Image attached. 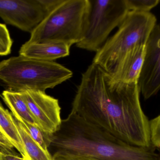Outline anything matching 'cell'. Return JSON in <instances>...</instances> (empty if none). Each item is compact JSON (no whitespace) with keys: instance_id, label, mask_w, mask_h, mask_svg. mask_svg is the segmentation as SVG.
<instances>
[{"instance_id":"6da1fadb","label":"cell","mask_w":160,"mask_h":160,"mask_svg":"<svg viewBox=\"0 0 160 160\" xmlns=\"http://www.w3.org/2000/svg\"><path fill=\"white\" fill-rule=\"evenodd\" d=\"M140 94L138 83L118 81L92 63L82 74L71 112L129 144L147 147L150 123Z\"/></svg>"},{"instance_id":"7a4b0ae2","label":"cell","mask_w":160,"mask_h":160,"mask_svg":"<svg viewBox=\"0 0 160 160\" xmlns=\"http://www.w3.org/2000/svg\"><path fill=\"white\" fill-rule=\"evenodd\" d=\"M51 155L66 153L100 160H160L156 147L129 144L70 112L51 134Z\"/></svg>"},{"instance_id":"3957f363","label":"cell","mask_w":160,"mask_h":160,"mask_svg":"<svg viewBox=\"0 0 160 160\" xmlns=\"http://www.w3.org/2000/svg\"><path fill=\"white\" fill-rule=\"evenodd\" d=\"M71 70L54 62L19 55L0 62V80L8 90L45 92L73 76Z\"/></svg>"},{"instance_id":"277c9868","label":"cell","mask_w":160,"mask_h":160,"mask_svg":"<svg viewBox=\"0 0 160 160\" xmlns=\"http://www.w3.org/2000/svg\"><path fill=\"white\" fill-rule=\"evenodd\" d=\"M157 22L151 12L129 11L116 33L96 52L92 63L111 74L128 52L146 45Z\"/></svg>"},{"instance_id":"5b68a950","label":"cell","mask_w":160,"mask_h":160,"mask_svg":"<svg viewBox=\"0 0 160 160\" xmlns=\"http://www.w3.org/2000/svg\"><path fill=\"white\" fill-rule=\"evenodd\" d=\"M88 7V0H62L31 33L27 42L76 45L82 38Z\"/></svg>"},{"instance_id":"8992f818","label":"cell","mask_w":160,"mask_h":160,"mask_svg":"<svg viewBox=\"0 0 160 160\" xmlns=\"http://www.w3.org/2000/svg\"><path fill=\"white\" fill-rule=\"evenodd\" d=\"M129 11L126 0H88L82 38L76 46L97 52Z\"/></svg>"},{"instance_id":"52a82bcc","label":"cell","mask_w":160,"mask_h":160,"mask_svg":"<svg viewBox=\"0 0 160 160\" xmlns=\"http://www.w3.org/2000/svg\"><path fill=\"white\" fill-rule=\"evenodd\" d=\"M62 0H0V17L7 24L32 33Z\"/></svg>"},{"instance_id":"ba28073f","label":"cell","mask_w":160,"mask_h":160,"mask_svg":"<svg viewBox=\"0 0 160 160\" xmlns=\"http://www.w3.org/2000/svg\"><path fill=\"white\" fill-rule=\"evenodd\" d=\"M38 126L50 134L55 133L62 124L59 101L41 91L20 92Z\"/></svg>"},{"instance_id":"9c48e42d","label":"cell","mask_w":160,"mask_h":160,"mask_svg":"<svg viewBox=\"0 0 160 160\" xmlns=\"http://www.w3.org/2000/svg\"><path fill=\"white\" fill-rule=\"evenodd\" d=\"M145 48L144 61L138 85L144 99L148 100L160 90V23L153 28Z\"/></svg>"},{"instance_id":"30bf717a","label":"cell","mask_w":160,"mask_h":160,"mask_svg":"<svg viewBox=\"0 0 160 160\" xmlns=\"http://www.w3.org/2000/svg\"><path fill=\"white\" fill-rule=\"evenodd\" d=\"M145 46H137L124 55L110 74L114 80L127 83H138L144 61Z\"/></svg>"},{"instance_id":"8fae6325","label":"cell","mask_w":160,"mask_h":160,"mask_svg":"<svg viewBox=\"0 0 160 160\" xmlns=\"http://www.w3.org/2000/svg\"><path fill=\"white\" fill-rule=\"evenodd\" d=\"M70 46L60 42L28 43L21 47L19 55L41 61L54 62L66 57L70 54Z\"/></svg>"},{"instance_id":"7c38bea8","label":"cell","mask_w":160,"mask_h":160,"mask_svg":"<svg viewBox=\"0 0 160 160\" xmlns=\"http://www.w3.org/2000/svg\"><path fill=\"white\" fill-rule=\"evenodd\" d=\"M2 96L5 103L12 112V114L19 121H25L38 126L23 100L21 93L5 90L2 93Z\"/></svg>"},{"instance_id":"4fadbf2b","label":"cell","mask_w":160,"mask_h":160,"mask_svg":"<svg viewBox=\"0 0 160 160\" xmlns=\"http://www.w3.org/2000/svg\"><path fill=\"white\" fill-rule=\"evenodd\" d=\"M0 130L12 145L19 152L22 158L27 160L18 128L14 123L12 114L0 104Z\"/></svg>"},{"instance_id":"5bb4252c","label":"cell","mask_w":160,"mask_h":160,"mask_svg":"<svg viewBox=\"0 0 160 160\" xmlns=\"http://www.w3.org/2000/svg\"><path fill=\"white\" fill-rule=\"evenodd\" d=\"M12 116L18 130L27 160H53L50 154L44 151L31 138L22 123L13 115Z\"/></svg>"},{"instance_id":"9a60e30c","label":"cell","mask_w":160,"mask_h":160,"mask_svg":"<svg viewBox=\"0 0 160 160\" xmlns=\"http://www.w3.org/2000/svg\"><path fill=\"white\" fill-rule=\"evenodd\" d=\"M31 138L47 153H50L48 148L51 144V134L43 131L38 126L25 121H19Z\"/></svg>"},{"instance_id":"2e32d148","label":"cell","mask_w":160,"mask_h":160,"mask_svg":"<svg viewBox=\"0 0 160 160\" xmlns=\"http://www.w3.org/2000/svg\"><path fill=\"white\" fill-rule=\"evenodd\" d=\"M129 11L149 12L158 5L160 0H126Z\"/></svg>"},{"instance_id":"e0dca14e","label":"cell","mask_w":160,"mask_h":160,"mask_svg":"<svg viewBox=\"0 0 160 160\" xmlns=\"http://www.w3.org/2000/svg\"><path fill=\"white\" fill-rule=\"evenodd\" d=\"M12 39L5 24L0 23V55L9 54L12 48Z\"/></svg>"},{"instance_id":"ac0fdd59","label":"cell","mask_w":160,"mask_h":160,"mask_svg":"<svg viewBox=\"0 0 160 160\" xmlns=\"http://www.w3.org/2000/svg\"><path fill=\"white\" fill-rule=\"evenodd\" d=\"M14 148L10 141L0 130V151L4 154L16 155Z\"/></svg>"},{"instance_id":"d6986e66","label":"cell","mask_w":160,"mask_h":160,"mask_svg":"<svg viewBox=\"0 0 160 160\" xmlns=\"http://www.w3.org/2000/svg\"><path fill=\"white\" fill-rule=\"evenodd\" d=\"M51 156L53 160H100L89 157L76 156L62 153H54Z\"/></svg>"},{"instance_id":"ffe728a7","label":"cell","mask_w":160,"mask_h":160,"mask_svg":"<svg viewBox=\"0 0 160 160\" xmlns=\"http://www.w3.org/2000/svg\"><path fill=\"white\" fill-rule=\"evenodd\" d=\"M151 140L152 144L155 146L156 149L158 151V154L160 158V130L151 132Z\"/></svg>"},{"instance_id":"44dd1931","label":"cell","mask_w":160,"mask_h":160,"mask_svg":"<svg viewBox=\"0 0 160 160\" xmlns=\"http://www.w3.org/2000/svg\"><path fill=\"white\" fill-rule=\"evenodd\" d=\"M151 130H160V114L150 121Z\"/></svg>"},{"instance_id":"7402d4cb","label":"cell","mask_w":160,"mask_h":160,"mask_svg":"<svg viewBox=\"0 0 160 160\" xmlns=\"http://www.w3.org/2000/svg\"><path fill=\"white\" fill-rule=\"evenodd\" d=\"M3 160H27L22 157H20L16 155H9L4 154Z\"/></svg>"},{"instance_id":"603a6c76","label":"cell","mask_w":160,"mask_h":160,"mask_svg":"<svg viewBox=\"0 0 160 160\" xmlns=\"http://www.w3.org/2000/svg\"><path fill=\"white\" fill-rule=\"evenodd\" d=\"M3 153H2L0 151V160H3Z\"/></svg>"}]
</instances>
